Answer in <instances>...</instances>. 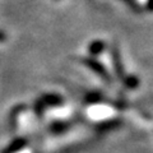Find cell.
Returning a JSON list of instances; mask_svg holds the SVG:
<instances>
[{
    "mask_svg": "<svg viewBox=\"0 0 153 153\" xmlns=\"http://www.w3.org/2000/svg\"><path fill=\"white\" fill-rule=\"evenodd\" d=\"M85 63H87V64L91 66V68H93L100 75H102V76H105L106 79H108V76H107L106 71H105V69H103V66H102V65H100L98 63H96L94 60H85Z\"/></svg>",
    "mask_w": 153,
    "mask_h": 153,
    "instance_id": "cell-1",
    "label": "cell"
},
{
    "mask_svg": "<svg viewBox=\"0 0 153 153\" xmlns=\"http://www.w3.org/2000/svg\"><path fill=\"white\" fill-rule=\"evenodd\" d=\"M103 49V44L102 42H94L93 45H91V52H100V50Z\"/></svg>",
    "mask_w": 153,
    "mask_h": 153,
    "instance_id": "cell-2",
    "label": "cell"
},
{
    "mask_svg": "<svg viewBox=\"0 0 153 153\" xmlns=\"http://www.w3.org/2000/svg\"><path fill=\"white\" fill-rule=\"evenodd\" d=\"M128 80H129V82H126V83H128L129 87H137V85H138V80L135 78H129Z\"/></svg>",
    "mask_w": 153,
    "mask_h": 153,
    "instance_id": "cell-3",
    "label": "cell"
},
{
    "mask_svg": "<svg viewBox=\"0 0 153 153\" xmlns=\"http://www.w3.org/2000/svg\"><path fill=\"white\" fill-rule=\"evenodd\" d=\"M148 8H149L151 10H153V0H149V1H148Z\"/></svg>",
    "mask_w": 153,
    "mask_h": 153,
    "instance_id": "cell-4",
    "label": "cell"
},
{
    "mask_svg": "<svg viewBox=\"0 0 153 153\" xmlns=\"http://www.w3.org/2000/svg\"><path fill=\"white\" fill-rule=\"evenodd\" d=\"M1 38H4V35L3 33H0V40H1Z\"/></svg>",
    "mask_w": 153,
    "mask_h": 153,
    "instance_id": "cell-5",
    "label": "cell"
}]
</instances>
